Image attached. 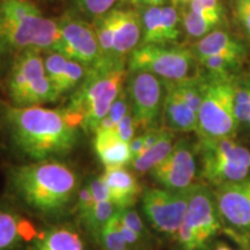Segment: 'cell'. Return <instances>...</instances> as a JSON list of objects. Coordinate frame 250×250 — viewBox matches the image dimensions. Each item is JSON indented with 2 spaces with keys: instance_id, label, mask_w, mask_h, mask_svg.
<instances>
[{
  "instance_id": "1",
  "label": "cell",
  "mask_w": 250,
  "mask_h": 250,
  "mask_svg": "<svg viewBox=\"0 0 250 250\" xmlns=\"http://www.w3.org/2000/svg\"><path fill=\"white\" fill-rule=\"evenodd\" d=\"M4 122L15 147L27 158L37 161L55 160L76 147L81 122L66 109L43 105L19 108L0 104Z\"/></svg>"
},
{
  "instance_id": "2",
  "label": "cell",
  "mask_w": 250,
  "mask_h": 250,
  "mask_svg": "<svg viewBox=\"0 0 250 250\" xmlns=\"http://www.w3.org/2000/svg\"><path fill=\"white\" fill-rule=\"evenodd\" d=\"M9 184L28 208L45 217H61L77 201L79 177L70 166L44 160L12 168Z\"/></svg>"
},
{
  "instance_id": "3",
  "label": "cell",
  "mask_w": 250,
  "mask_h": 250,
  "mask_svg": "<svg viewBox=\"0 0 250 250\" xmlns=\"http://www.w3.org/2000/svg\"><path fill=\"white\" fill-rule=\"evenodd\" d=\"M57 21L31 0H0V54L18 55L28 49L54 50Z\"/></svg>"
},
{
  "instance_id": "4",
  "label": "cell",
  "mask_w": 250,
  "mask_h": 250,
  "mask_svg": "<svg viewBox=\"0 0 250 250\" xmlns=\"http://www.w3.org/2000/svg\"><path fill=\"white\" fill-rule=\"evenodd\" d=\"M127 76L129 70L126 66L90 70L86 79L72 94L65 109L79 118L81 129L94 133L126 86Z\"/></svg>"
},
{
  "instance_id": "5",
  "label": "cell",
  "mask_w": 250,
  "mask_h": 250,
  "mask_svg": "<svg viewBox=\"0 0 250 250\" xmlns=\"http://www.w3.org/2000/svg\"><path fill=\"white\" fill-rule=\"evenodd\" d=\"M204 76V96L198 112L197 136L203 139L234 138L239 130L234 107L235 76Z\"/></svg>"
},
{
  "instance_id": "6",
  "label": "cell",
  "mask_w": 250,
  "mask_h": 250,
  "mask_svg": "<svg viewBox=\"0 0 250 250\" xmlns=\"http://www.w3.org/2000/svg\"><path fill=\"white\" fill-rule=\"evenodd\" d=\"M11 104L19 108L36 107L61 98L46 73L43 51L28 49L15 55L7 78Z\"/></svg>"
},
{
  "instance_id": "7",
  "label": "cell",
  "mask_w": 250,
  "mask_h": 250,
  "mask_svg": "<svg viewBox=\"0 0 250 250\" xmlns=\"http://www.w3.org/2000/svg\"><path fill=\"white\" fill-rule=\"evenodd\" d=\"M201 176L213 188L250 177V149L234 138L203 139L196 144Z\"/></svg>"
},
{
  "instance_id": "8",
  "label": "cell",
  "mask_w": 250,
  "mask_h": 250,
  "mask_svg": "<svg viewBox=\"0 0 250 250\" xmlns=\"http://www.w3.org/2000/svg\"><path fill=\"white\" fill-rule=\"evenodd\" d=\"M213 190L196 183L189 189L186 217L174 237L179 250H204L223 230Z\"/></svg>"
},
{
  "instance_id": "9",
  "label": "cell",
  "mask_w": 250,
  "mask_h": 250,
  "mask_svg": "<svg viewBox=\"0 0 250 250\" xmlns=\"http://www.w3.org/2000/svg\"><path fill=\"white\" fill-rule=\"evenodd\" d=\"M190 48L173 44L139 45L127 58V70L155 74L165 81L190 79L201 74Z\"/></svg>"
},
{
  "instance_id": "10",
  "label": "cell",
  "mask_w": 250,
  "mask_h": 250,
  "mask_svg": "<svg viewBox=\"0 0 250 250\" xmlns=\"http://www.w3.org/2000/svg\"><path fill=\"white\" fill-rule=\"evenodd\" d=\"M58 40L55 51L79 62L89 70L110 67L105 65L93 24L73 9L65 12L57 20Z\"/></svg>"
},
{
  "instance_id": "11",
  "label": "cell",
  "mask_w": 250,
  "mask_h": 250,
  "mask_svg": "<svg viewBox=\"0 0 250 250\" xmlns=\"http://www.w3.org/2000/svg\"><path fill=\"white\" fill-rule=\"evenodd\" d=\"M126 89L137 129L144 132L160 127L166 98L165 80L148 72L129 71Z\"/></svg>"
},
{
  "instance_id": "12",
  "label": "cell",
  "mask_w": 250,
  "mask_h": 250,
  "mask_svg": "<svg viewBox=\"0 0 250 250\" xmlns=\"http://www.w3.org/2000/svg\"><path fill=\"white\" fill-rule=\"evenodd\" d=\"M142 208L156 232L175 237L182 225L189 201V190L179 192L165 188H148L142 196Z\"/></svg>"
},
{
  "instance_id": "13",
  "label": "cell",
  "mask_w": 250,
  "mask_h": 250,
  "mask_svg": "<svg viewBox=\"0 0 250 250\" xmlns=\"http://www.w3.org/2000/svg\"><path fill=\"white\" fill-rule=\"evenodd\" d=\"M197 146L189 139H180L161 164L149 171L161 188L171 191H188L196 184L198 174Z\"/></svg>"
},
{
  "instance_id": "14",
  "label": "cell",
  "mask_w": 250,
  "mask_h": 250,
  "mask_svg": "<svg viewBox=\"0 0 250 250\" xmlns=\"http://www.w3.org/2000/svg\"><path fill=\"white\" fill-rule=\"evenodd\" d=\"M221 220L241 233H250V177L213 189Z\"/></svg>"
},
{
  "instance_id": "15",
  "label": "cell",
  "mask_w": 250,
  "mask_h": 250,
  "mask_svg": "<svg viewBox=\"0 0 250 250\" xmlns=\"http://www.w3.org/2000/svg\"><path fill=\"white\" fill-rule=\"evenodd\" d=\"M177 9L184 33L189 39H203L218 29L226 18L221 0H191Z\"/></svg>"
},
{
  "instance_id": "16",
  "label": "cell",
  "mask_w": 250,
  "mask_h": 250,
  "mask_svg": "<svg viewBox=\"0 0 250 250\" xmlns=\"http://www.w3.org/2000/svg\"><path fill=\"white\" fill-rule=\"evenodd\" d=\"M114 61L127 66V58L142 42L139 12L137 8H114Z\"/></svg>"
},
{
  "instance_id": "17",
  "label": "cell",
  "mask_w": 250,
  "mask_h": 250,
  "mask_svg": "<svg viewBox=\"0 0 250 250\" xmlns=\"http://www.w3.org/2000/svg\"><path fill=\"white\" fill-rule=\"evenodd\" d=\"M43 59L49 79L61 96L62 94L74 92L90 71L85 65L67 58L55 50L43 51Z\"/></svg>"
},
{
  "instance_id": "18",
  "label": "cell",
  "mask_w": 250,
  "mask_h": 250,
  "mask_svg": "<svg viewBox=\"0 0 250 250\" xmlns=\"http://www.w3.org/2000/svg\"><path fill=\"white\" fill-rule=\"evenodd\" d=\"M165 83L166 98L162 112L164 127L173 132H196L198 126V114L187 104L170 83L165 81Z\"/></svg>"
},
{
  "instance_id": "19",
  "label": "cell",
  "mask_w": 250,
  "mask_h": 250,
  "mask_svg": "<svg viewBox=\"0 0 250 250\" xmlns=\"http://www.w3.org/2000/svg\"><path fill=\"white\" fill-rule=\"evenodd\" d=\"M190 50L196 59L220 56V57H232L245 61L247 57V49L242 42L236 37L230 35L224 29H215L210 34L198 40L192 44Z\"/></svg>"
},
{
  "instance_id": "20",
  "label": "cell",
  "mask_w": 250,
  "mask_h": 250,
  "mask_svg": "<svg viewBox=\"0 0 250 250\" xmlns=\"http://www.w3.org/2000/svg\"><path fill=\"white\" fill-rule=\"evenodd\" d=\"M107 184L110 201L117 208H130L142 196V187L137 177L125 167L105 168L102 175Z\"/></svg>"
},
{
  "instance_id": "21",
  "label": "cell",
  "mask_w": 250,
  "mask_h": 250,
  "mask_svg": "<svg viewBox=\"0 0 250 250\" xmlns=\"http://www.w3.org/2000/svg\"><path fill=\"white\" fill-rule=\"evenodd\" d=\"M37 235L30 221L14 210L0 206V250H14Z\"/></svg>"
},
{
  "instance_id": "22",
  "label": "cell",
  "mask_w": 250,
  "mask_h": 250,
  "mask_svg": "<svg viewBox=\"0 0 250 250\" xmlns=\"http://www.w3.org/2000/svg\"><path fill=\"white\" fill-rule=\"evenodd\" d=\"M94 149L104 168L125 167L132 162L129 143L122 140L115 130L95 132Z\"/></svg>"
},
{
  "instance_id": "23",
  "label": "cell",
  "mask_w": 250,
  "mask_h": 250,
  "mask_svg": "<svg viewBox=\"0 0 250 250\" xmlns=\"http://www.w3.org/2000/svg\"><path fill=\"white\" fill-rule=\"evenodd\" d=\"M30 250H86L79 232L70 225H56L37 233Z\"/></svg>"
},
{
  "instance_id": "24",
  "label": "cell",
  "mask_w": 250,
  "mask_h": 250,
  "mask_svg": "<svg viewBox=\"0 0 250 250\" xmlns=\"http://www.w3.org/2000/svg\"><path fill=\"white\" fill-rule=\"evenodd\" d=\"M174 138L175 133L173 131L165 129L161 138L152 147L146 149L142 155L132 160L131 165H132L133 169L138 174L149 173L153 168L161 164L171 152L175 145Z\"/></svg>"
},
{
  "instance_id": "25",
  "label": "cell",
  "mask_w": 250,
  "mask_h": 250,
  "mask_svg": "<svg viewBox=\"0 0 250 250\" xmlns=\"http://www.w3.org/2000/svg\"><path fill=\"white\" fill-rule=\"evenodd\" d=\"M161 7L162 6L136 7L139 12L140 23H142V42H140V45L165 44L161 22Z\"/></svg>"
},
{
  "instance_id": "26",
  "label": "cell",
  "mask_w": 250,
  "mask_h": 250,
  "mask_svg": "<svg viewBox=\"0 0 250 250\" xmlns=\"http://www.w3.org/2000/svg\"><path fill=\"white\" fill-rule=\"evenodd\" d=\"M92 24L95 29L96 36H98L100 49H101L105 65L108 66H126V65H117L114 61V9H111L107 14L95 19Z\"/></svg>"
},
{
  "instance_id": "27",
  "label": "cell",
  "mask_w": 250,
  "mask_h": 250,
  "mask_svg": "<svg viewBox=\"0 0 250 250\" xmlns=\"http://www.w3.org/2000/svg\"><path fill=\"white\" fill-rule=\"evenodd\" d=\"M117 211L118 208H116V205L110 201L95 203L92 211L80 223L86 227V229L88 230L94 241H96L100 245L103 228Z\"/></svg>"
},
{
  "instance_id": "28",
  "label": "cell",
  "mask_w": 250,
  "mask_h": 250,
  "mask_svg": "<svg viewBox=\"0 0 250 250\" xmlns=\"http://www.w3.org/2000/svg\"><path fill=\"white\" fill-rule=\"evenodd\" d=\"M235 116L239 129L250 133V76L235 77Z\"/></svg>"
},
{
  "instance_id": "29",
  "label": "cell",
  "mask_w": 250,
  "mask_h": 250,
  "mask_svg": "<svg viewBox=\"0 0 250 250\" xmlns=\"http://www.w3.org/2000/svg\"><path fill=\"white\" fill-rule=\"evenodd\" d=\"M130 109H131V104H130L129 93H127L126 86H125V88L122 90L120 95H118V98L115 100V102L111 104L108 114L105 115L104 118H103L101 122H100L99 126L96 127L95 132H98V131L115 130L116 125L120 123L122 118L129 112Z\"/></svg>"
},
{
  "instance_id": "30",
  "label": "cell",
  "mask_w": 250,
  "mask_h": 250,
  "mask_svg": "<svg viewBox=\"0 0 250 250\" xmlns=\"http://www.w3.org/2000/svg\"><path fill=\"white\" fill-rule=\"evenodd\" d=\"M72 9L80 17L94 21L115 8L120 0H70Z\"/></svg>"
},
{
  "instance_id": "31",
  "label": "cell",
  "mask_w": 250,
  "mask_h": 250,
  "mask_svg": "<svg viewBox=\"0 0 250 250\" xmlns=\"http://www.w3.org/2000/svg\"><path fill=\"white\" fill-rule=\"evenodd\" d=\"M161 22L164 30L165 44H175L181 39V17L180 12L173 5H165L161 7Z\"/></svg>"
},
{
  "instance_id": "32",
  "label": "cell",
  "mask_w": 250,
  "mask_h": 250,
  "mask_svg": "<svg viewBox=\"0 0 250 250\" xmlns=\"http://www.w3.org/2000/svg\"><path fill=\"white\" fill-rule=\"evenodd\" d=\"M197 62H198L199 66L205 68L208 73L230 76V74H233L234 72L242 66L245 61L232 57L210 56V57L197 59Z\"/></svg>"
},
{
  "instance_id": "33",
  "label": "cell",
  "mask_w": 250,
  "mask_h": 250,
  "mask_svg": "<svg viewBox=\"0 0 250 250\" xmlns=\"http://www.w3.org/2000/svg\"><path fill=\"white\" fill-rule=\"evenodd\" d=\"M116 213L108 221L102 230L100 245L104 250H125L129 248V246L126 245L123 236H122L120 229H118Z\"/></svg>"
},
{
  "instance_id": "34",
  "label": "cell",
  "mask_w": 250,
  "mask_h": 250,
  "mask_svg": "<svg viewBox=\"0 0 250 250\" xmlns=\"http://www.w3.org/2000/svg\"><path fill=\"white\" fill-rule=\"evenodd\" d=\"M118 212H120V217L122 219V221H123L127 227H130L144 242H147L149 234L147 232V229H146L145 225H144L142 218H140V215L138 214V212L133 210L132 208H118Z\"/></svg>"
},
{
  "instance_id": "35",
  "label": "cell",
  "mask_w": 250,
  "mask_h": 250,
  "mask_svg": "<svg viewBox=\"0 0 250 250\" xmlns=\"http://www.w3.org/2000/svg\"><path fill=\"white\" fill-rule=\"evenodd\" d=\"M233 13L236 22L250 40V0H233Z\"/></svg>"
},
{
  "instance_id": "36",
  "label": "cell",
  "mask_w": 250,
  "mask_h": 250,
  "mask_svg": "<svg viewBox=\"0 0 250 250\" xmlns=\"http://www.w3.org/2000/svg\"><path fill=\"white\" fill-rule=\"evenodd\" d=\"M94 205H95V201H94L90 188L87 184V186H83L81 189H79L77 195L76 210L80 221L92 211Z\"/></svg>"
},
{
  "instance_id": "37",
  "label": "cell",
  "mask_w": 250,
  "mask_h": 250,
  "mask_svg": "<svg viewBox=\"0 0 250 250\" xmlns=\"http://www.w3.org/2000/svg\"><path fill=\"white\" fill-rule=\"evenodd\" d=\"M136 124H134V120L132 116V112H131V109L129 110L125 116L122 118V121L116 125L115 127V131L118 134V137L124 142L130 143L134 137V133H136Z\"/></svg>"
},
{
  "instance_id": "38",
  "label": "cell",
  "mask_w": 250,
  "mask_h": 250,
  "mask_svg": "<svg viewBox=\"0 0 250 250\" xmlns=\"http://www.w3.org/2000/svg\"><path fill=\"white\" fill-rule=\"evenodd\" d=\"M88 186L90 188V191H92L95 203L110 201V193H109V189L104 182V180H103L102 175L96 177V179H93Z\"/></svg>"
},
{
  "instance_id": "39",
  "label": "cell",
  "mask_w": 250,
  "mask_h": 250,
  "mask_svg": "<svg viewBox=\"0 0 250 250\" xmlns=\"http://www.w3.org/2000/svg\"><path fill=\"white\" fill-rule=\"evenodd\" d=\"M129 147L131 155H132V160L136 158H138L139 155H142L145 152V145H144V139L143 134L136 136L129 143Z\"/></svg>"
},
{
  "instance_id": "40",
  "label": "cell",
  "mask_w": 250,
  "mask_h": 250,
  "mask_svg": "<svg viewBox=\"0 0 250 250\" xmlns=\"http://www.w3.org/2000/svg\"><path fill=\"white\" fill-rule=\"evenodd\" d=\"M204 250H246L243 248H239V247H234L228 243L227 241H223V240H213L210 245Z\"/></svg>"
},
{
  "instance_id": "41",
  "label": "cell",
  "mask_w": 250,
  "mask_h": 250,
  "mask_svg": "<svg viewBox=\"0 0 250 250\" xmlns=\"http://www.w3.org/2000/svg\"><path fill=\"white\" fill-rule=\"evenodd\" d=\"M136 7H151V6H165L168 0H129Z\"/></svg>"
},
{
  "instance_id": "42",
  "label": "cell",
  "mask_w": 250,
  "mask_h": 250,
  "mask_svg": "<svg viewBox=\"0 0 250 250\" xmlns=\"http://www.w3.org/2000/svg\"><path fill=\"white\" fill-rule=\"evenodd\" d=\"M189 1H191V0H170L171 5H173L174 7H176V8H179V7H181V6L186 5L187 2H189Z\"/></svg>"
},
{
  "instance_id": "43",
  "label": "cell",
  "mask_w": 250,
  "mask_h": 250,
  "mask_svg": "<svg viewBox=\"0 0 250 250\" xmlns=\"http://www.w3.org/2000/svg\"><path fill=\"white\" fill-rule=\"evenodd\" d=\"M125 250H137V249H132V248H127V249H125Z\"/></svg>"
}]
</instances>
